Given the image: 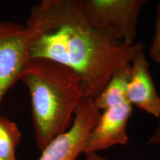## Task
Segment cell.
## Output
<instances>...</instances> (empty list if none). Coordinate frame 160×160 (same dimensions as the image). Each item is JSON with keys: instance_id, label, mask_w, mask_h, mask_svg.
<instances>
[{"instance_id": "12", "label": "cell", "mask_w": 160, "mask_h": 160, "mask_svg": "<svg viewBox=\"0 0 160 160\" xmlns=\"http://www.w3.org/2000/svg\"><path fill=\"white\" fill-rule=\"evenodd\" d=\"M85 160H108L103 157L102 156L99 155L98 153H89L86 154V159Z\"/></svg>"}, {"instance_id": "1", "label": "cell", "mask_w": 160, "mask_h": 160, "mask_svg": "<svg viewBox=\"0 0 160 160\" xmlns=\"http://www.w3.org/2000/svg\"><path fill=\"white\" fill-rule=\"evenodd\" d=\"M30 59L53 61L82 79L86 98L100 94L118 68L131 62L141 42L113 41L89 25L77 0H42L30 10Z\"/></svg>"}, {"instance_id": "8", "label": "cell", "mask_w": 160, "mask_h": 160, "mask_svg": "<svg viewBox=\"0 0 160 160\" xmlns=\"http://www.w3.org/2000/svg\"><path fill=\"white\" fill-rule=\"evenodd\" d=\"M130 77L131 63H125L118 68L103 91L93 99L94 105L99 111L128 101L127 88Z\"/></svg>"}, {"instance_id": "13", "label": "cell", "mask_w": 160, "mask_h": 160, "mask_svg": "<svg viewBox=\"0 0 160 160\" xmlns=\"http://www.w3.org/2000/svg\"><path fill=\"white\" fill-rule=\"evenodd\" d=\"M0 160H2V159H0Z\"/></svg>"}, {"instance_id": "3", "label": "cell", "mask_w": 160, "mask_h": 160, "mask_svg": "<svg viewBox=\"0 0 160 160\" xmlns=\"http://www.w3.org/2000/svg\"><path fill=\"white\" fill-rule=\"evenodd\" d=\"M86 21L96 31L117 42L132 45L145 0H77Z\"/></svg>"}, {"instance_id": "10", "label": "cell", "mask_w": 160, "mask_h": 160, "mask_svg": "<svg viewBox=\"0 0 160 160\" xmlns=\"http://www.w3.org/2000/svg\"><path fill=\"white\" fill-rule=\"evenodd\" d=\"M154 25V37L149 48V57L156 63L160 64V2L157 7Z\"/></svg>"}, {"instance_id": "4", "label": "cell", "mask_w": 160, "mask_h": 160, "mask_svg": "<svg viewBox=\"0 0 160 160\" xmlns=\"http://www.w3.org/2000/svg\"><path fill=\"white\" fill-rule=\"evenodd\" d=\"M30 36L25 26L0 22V110L7 92L29 62Z\"/></svg>"}, {"instance_id": "9", "label": "cell", "mask_w": 160, "mask_h": 160, "mask_svg": "<svg viewBox=\"0 0 160 160\" xmlns=\"http://www.w3.org/2000/svg\"><path fill=\"white\" fill-rule=\"evenodd\" d=\"M21 139L17 124L0 114V159L17 160L15 152Z\"/></svg>"}, {"instance_id": "2", "label": "cell", "mask_w": 160, "mask_h": 160, "mask_svg": "<svg viewBox=\"0 0 160 160\" xmlns=\"http://www.w3.org/2000/svg\"><path fill=\"white\" fill-rule=\"evenodd\" d=\"M19 80L31 96L35 141L42 151L73 124L78 107L86 98L82 79L61 64L33 59L28 63Z\"/></svg>"}, {"instance_id": "6", "label": "cell", "mask_w": 160, "mask_h": 160, "mask_svg": "<svg viewBox=\"0 0 160 160\" xmlns=\"http://www.w3.org/2000/svg\"><path fill=\"white\" fill-rule=\"evenodd\" d=\"M133 106L125 102L102 111L97 122L86 139L84 153H98L115 145L128 142L127 127Z\"/></svg>"}, {"instance_id": "11", "label": "cell", "mask_w": 160, "mask_h": 160, "mask_svg": "<svg viewBox=\"0 0 160 160\" xmlns=\"http://www.w3.org/2000/svg\"><path fill=\"white\" fill-rule=\"evenodd\" d=\"M147 145H159L160 146V117H159V122L158 124L157 129L153 135L150 137L148 140Z\"/></svg>"}, {"instance_id": "7", "label": "cell", "mask_w": 160, "mask_h": 160, "mask_svg": "<svg viewBox=\"0 0 160 160\" xmlns=\"http://www.w3.org/2000/svg\"><path fill=\"white\" fill-rule=\"evenodd\" d=\"M131 77L127 88V99L133 106L150 115L160 117V96L150 71V65L142 43L131 61Z\"/></svg>"}, {"instance_id": "5", "label": "cell", "mask_w": 160, "mask_h": 160, "mask_svg": "<svg viewBox=\"0 0 160 160\" xmlns=\"http://www.w3.org/2000/svg\"><path fill=\"white\" fill-rule=\"evenodd\" d=\"M100 113L93 99L85 98L76 111L71 128L53 138L41 151L37 160H77L84 153L86 139Z\"/></svg>"}]
</instances>
